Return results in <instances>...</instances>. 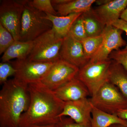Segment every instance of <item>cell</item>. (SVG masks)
I'll use <instances>...</instances> for the list:
<instances>
[{
  "label": "cell",
  "instance_id": "1",
  "mask_svg": "<svg viewBox=\"0 0 127 127\" xmlns=\"http://www.w3.org/2000/svg\"><path fill=\"white\" fill-rule=\"evenodd\" d=\"M28 89L30 105L21 117L19 127L56 124L65 102L41 82L29 84Z\"/></svg>",
  "mask_w": 127,
  "mask_h": 127
},
{
  "label": "cell",
  "instance_id": "2",
  "mask_svg": "<svg viewBox=\"0 0 127 127\" xmlns=\"http://www.w3.org/2000/svg\"><path fill=\"white\" fill-rule=\"evenodd\" d=\"M28 85L15 78L2 85L0 91V127H19L21 117L30 105Z\"/></svg>",
  "mask_w": 127,
  "mask_h": 127
},
{
  "label": "cell",
  "instance_id": "3",
  "mask_svg": "<svg viewBox=\"0 0 127 127\" xmlns=\"http://www.w3.org/2000/svg\"><path fill=\"white\" fill-rule=\"evenodd\" d=\"M46 14L30 4L25 5L21 21L20 41H33L43 33L52 29V23L46 18Z\"/></svg>",
  "mask_w": 127,
  "mask_h": 127
},
{
  "label": "cell",
  "instance_id": "4",
  "mask_svg": "<svg viewBox=\"0 0 127 127\" xmlns=\"http://www.w3.org/2000/svg\"><path fill=\"white\" fill-rule=\"evenodd\" d=\"M63 41L53 29L46 32L33 41V48L28 58L32 61L55 63L60 59Z\"/></svg>",
  "mask_w": 127,
  "mask_h": 127
},
{
  "label": "cell",
  "instance_id": "5",
  "mask_svg": "<svg viewBox=\"0 0 127 127\" xmlns=\"http://www.w3.org/2000/svg\"><path fill=\"white\" fill-rule=\"evenodd\" d=\"M92 106L105 112L117 115L127 107V99L118 89L109 81L101 87L89 99Z\"/></svg>",
  "mask_w": 127,
  "mask_h": 127
},
{
  "label": "cell",
  "instance_id": "6",
  "mask_svg": "<svg viewBox=\"0 0 127 127\" xmlns=\"http://www.w3.org/2000/svg\"><path fill=\"white\" fill-rule=\"evenodd\" d=\"M112 61L89 62L79 69L76 77L84 84L92 96L101 87L108 81L109 69Z\"/></svg>",
  "mask_w": 127,
  "mask_h": 127
},
{
  "label": "cell",
  "instance_id": "7",
  "mask_svg": "<svg viewBox=\"0 0 127 127\" xmlns=\"http://www.w3.org/2000/svg\"><path fill=\"white\" fill-rule=\"evenodd\" d=\"M0 5V23L19 41L21 21L27 0H2Z\"/></svg>",
  "mask_w": 127,
  "mask_h": 127
},
{
  "label": "cell",
  "instance_id": "8",
  "mask_svg": "<svg viewBox=\"0 0 127 127\" xmlns=\"http://www.w3.org/2000/svg\"><path fill=\"white\" fill-rule=\"evenodd\" d=\"M9 62L16 70L14 78L27 85L41 82L54 63L32 61L28 58Z\"/></svg>",
  "mask_w": 127,
  "mask_h": 127
},
{
  "label": "cell",
  "instance_id": "9",
  "mask_svg": "<svg viewBox=\"0 0 127 127\" xmlns=\"http://www.w3.org/2000/svg\"><path fill=\"white\" fill-rule=\"evenodd\" d=\"M79 68L60 59L53 63L41 82L53 91L76 77Z\"/></svg>",
  "mask_w": 127,
  "mask_h": 127
},
{
  "label": "cell",
  "instance_id": "10",
  "mask_svg": "<svg viewBox=\"0 0 127 127\" xmlns=\"http://www.w3.org/2000/svg\"><path fill=\"white\" fill-rule=\"evenodd\" d=\"M123 31L112 26H106L103 32V40L96 52L89 62L102 61L109 59V55L114 51L120 50L127 43L123 39Z\"/></svg>",
  "mask_w": 127,
  "mask_h": 127
},
{
  "label": "cell",
  "instance_id": "11",
  "mask_svg": "<svg viewBox=\"0 0 127 127\" xmlns=\"http://www.w3.org/2000/svg\"><path fill=\"white\" fill-rule=\"evenodd\" d=\"M92 105L89 99L83 98L64 103L59 118L67 116L76 123L91 126Z\"/></svg>",
  "mask_w": 127,
  "mask_h": 127
},
{
  "label": "cell",
  "instance_id": "12",
  "mask_svg": "<svg viewBox=\"0 0 127 127\" xmlns=\"http://www.w3.org/2000/svg\"><path fill=\"white\" fill-rule=\"evenodd\" d=\"M59 56L60 59L77 67L79 69L89 62L84 55L81 42L68 34L63 39Z\"/></svg>",
  "mask_w": 127,
  "mask_h": 127
},
{
  "label": "cell",
  "instance_id": "13",
  "mask_svg": "<svg viewBox=\"0 0 127 127\" xmlns=\"http://www.w3.org/2000/svg\"><path fill=\"white\" fill-rule=\"evenodd\" d=\"M127 7V0H109L95 9H92L100 21L107 26H112L120 18L121 14Z\"/></svg>",
  "mask_w": 127,
  "mask_h": 127
},
{
  "label": "cell",
  "instance_id": "14",
  "mask_svg": "<svg viewBox=\"0 0 127 127\" xmlns=\"http://www.w3.org/2000/svg\"><path fill=\"white\" fill-rule=\"evenodd\" d=\"M59 99L64 102L87 98L90 95L88 89L76 77L54 91Z\"/></svg>",
  "mask_w": 127,
  "mask_h": 127
},
{
  "label": "cell",
  "instance_id": "15",
  "mask_svg": "<svg viewBox=\"0 0 127 127\" xmlns=\"http://www.w3.org/2000/svg\"><path fill=\"white\" fill-rule=\"evenodd\" d=\"M34 45L33 41H15L3 53L1 62H7L13 59L22 60L28 58Z\"/></svg>",
  "mask_w": 127,
  "mask_h": 127
},
{
  "label": "cell",
  "instance_id": "16",
  "mask_svg": "<svg viewBox=\"0 0 127 127\" xmlns=\"http://www.w3.org/2000/svg\"><path fill=\"white\" fill-rule=\"evenodd\" d=\"M46 14V18L52 23L53 30L58 36L63 39L67 35L74 21L82 14L74 13L66 16H59Z\"/></svg>",
  "mask_w": 127,
  "mask_h": 127
},
{
  "label": "cell",
  "instance_id": "17",
  "mask_svg": "<svg viewBox=\"0 0 127 127\" xmlns=\"http://www.w3.org/2000/svg\"><path fill=\"white\" fill-rule=\"evenodd\" d=\"M95 0H69L66 3L54 6L59 16H66L74 13H85L91 10Z\"/></svg>",
  "mask_w": 127,
  "mask_h": 127
},
{
  "label": "cell",
  "instance_id": "18",
  "mask_svg": "<svg viewBox=\"0 0 127 127\" xmlns=\"http://www.w3.org/2000/svg\"><path fill=\"white\" fill-rule=\"evenodd\" d=\"M91 127H109L114 124L127 127V122L117 115L107 113L92 106Z\"/></svg>",
  "mask_w": 127,
  "mask_h": 127
},
{
  "label": "cell",
  "instance_id": "19",
  "mask_svg": "<svg viewBox=\"0 0 127 127\" xmlns=\"http://www.w3.org/2000/svg\"><path fill=\"white\" fill-rule=\"evenodd\" d=\"M108 81L117 87L127 99V71L120 64L113 61L109 69Z\"/></svg>",
  "mask_w": 127,
  "mask_h": 127
},
{
  "label": "cell",
  "instance_id": "20",
  "mask_svg": "<svg viewBox=\"0 0 127 127\" xmlns=\"http://www.w3.org/2000/svg\"><path fill=\"white\" fill-rule=\"evenodd\" d=\"M87 37L98 36L103 34L106 26L94 14L92 9L82 14Z\"/></svg>",
  "mask_w": 127,
  "mask_h": 127
},
{
  "label": "cell",
  "instance_id": "21",
  "mask_svg": "<svg viewBox=\"0 0 127 127\" xmlns=\"http://www.w3.org/2000/svg\"><path fill=\"white\" fill-rule=\"evenodd\" d=\"M103 38V33L98 36L87 37L81 42L84 55L89 62L99 49L102 43Z\"/></svg>",
  "mask_w": 127,
  "mask_h": 127
},
{
  "label": "cell",
  "instance_id": "22",
  "mask_svg": "<svg viewBox=\"0 0 127 127\" xmlns=\"http://www.w3.org/2000/svg\"><path fill=\"white\" fill-rule=\"evenodd\" d=\"M68 34L80 42L87 37L82 15L73 23Z\"/></svg>",
  "mask_w": 127,
  "mask_h": 127
},
{
  "label": "cell",
  "instance_id": "23",
  "mask_svg": "<svg viewBox=\"0 0 127 127\" xmlns=\"http://www.w3.org/2000/svg\"><path fill=\"white\" fill-rule=\"evenodd\" d=\"M15 41L11 33L0 23V55L4 53Z\"/></svg>",
  "mask_w": 127,
  "mask_h": 127
},
{
  "label": "cell",
  "instance_id": "24",
  "mask_svg": "<svg viewBox=\"0 0 127 127\" xmlns=\"http://www.w3.org/2000/svg\"><path fill=\"white\" fill-rule=\"evenodd\" d=\"M29 2L32 6L40 11L53 15L58 16L51 0H29Z\"/></svg>",
  "mask_w": 127,
  "mask_h": 127
},
{
  "label": "cell",
  "instance_id": "25",
  "mask_svg": "<svg viewBox=\"0 0 127 127\" xmlns=\"http://www.w3.org/2000/svg\"><path fill=\"white\" fill-rule=\"evenodd\" d=\"M16 70L9 62L0 63V84L3 85L9 77L15 76Z\"/></svg>",
  "mask_w": 127,
  "mask_h": 127
},
{
  "label": "cell",
  "instance_id": "26",
  "mask_svg": "<svg viewBox=\"0 0 127 127\" xmlns=\"http://www.w3.org/2000/svg\"><path fill=\"white\" fill-rule=\"evenodd\" d=\"M109 58L120 64L127 72V50L124 48L114 51L109 55Z\"/></svg>",
  "mask_w": 127,
  "mask_h": 127
},
{
  "label": "cell",
  "instance_id": "27",
  "mask_svg": "<svg viewBox=\"0 0 127 127\" xmlns=\"http://www.w3.org/2000/svg\"><path fill=\"white\" fill-rule=\"evenodd\" d=\"M56 127H91L76 123L70 118H62L59 122L55 124Z\"/></svg>",
  "mask_w": 127,
  "mask_h": 127
},
{
  "label": "cell",
  "instance_id": "28",
  "mask_svg": "<svg viewBox=\"0 0 127 127\" xmlns=\"http://www.w3.org/2000/svg\"><path fill=\"white\" fill-rule=\"evenodd\" d=\"M112 26L119 30H122L123 32H125L127 36V22L119 18L114 22ZM124 49L127 50V43Z\"/></svg>",
  "mask_w": 127,
  "mask_h": 127
},
{
  "label": "cell",
  "instance_id": "29",
  "mask_svg": "<svg viewBox=\"0 0 127 127\" xmlns=\"http://www.w3.org/2000/svg\"><path fill=\"white\" fill-rule=\"evenodd\" d=\"M119 118L127 121V107L125 109L119 111L117 114Z\"/></svg>",
  "mask_w": 127,
  "mask_h": 127
},
{
  "label": "cell",
  "instance_id": "30",
  "mask_svg": "<svg viewBox=\"0 0 127 127\" xmlns=\"http://www.w3.org/2000/svg\"><path fill=\"white\" fill-rule=\"evenodd\" d=\"M120 19L127 22V7L123 12L120 17Z\"/></svg>",
  "mask_w": 127,
  "mask_h": 127
},
{
  "label": "cell",
  "instance_id": "31",
  "mask_svg": "<svg viewBox=\"0 0 127 127\" xmlns=\"http://www.w3.org/2000/svg\"><path fill=\"white\" fill-rule=\"evenodd\" d=\"M56 127V126L55 124V125H40V126H34V127Z\"/></svg>",
  "mask_w": 127,
  "mask_h": 127
},
{
  "label": "cell",
  "instance_id": "32",
  "mask_svg": "<svg viewBox=\"0 0 127 127\" xmlns=\"http://www.w3.org/2000/svg\"><path fill=\"white\" fill-rule=\"evenodd\" d=\"M109 127H127V126H125V125H121V124H114L110 126Z\"/></svg>",
  "mask_w": 127,
  "mask_h": 127
}]
</instances>
